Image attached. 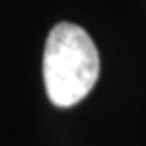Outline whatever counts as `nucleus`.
Listing matches in <instances>:
<instances>
[{
	"mask_svg": "<svg viewBox=\"0 0 146 146\" xmlns=\"http://www.w3.org/2000/svg\"><path fill=\"white\" fill-rule=\"evenodd\" d=\"M42 72L55 106L68 108L86 99L99 78V51L89 34L72 23L55 25L46 40Z\"/></svg>",
	"mask_w": 146,
	"mask_h": 146,
	"instance_id": "f257e3e1",
	"label": "nucleus"
}]
</instances>
